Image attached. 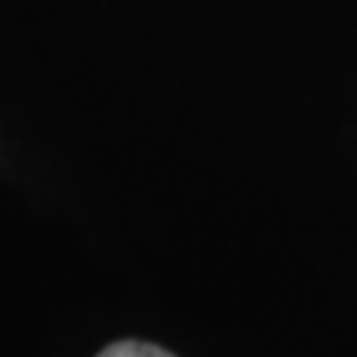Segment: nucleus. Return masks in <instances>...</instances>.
I'll return each instance as SVG.
<instances>
[{
  "label": "nucleus",
  "mask_w": 357,
  "mask_h": 357,
  "mask_svg": "<svg viewBox=\"0 0 357 357\" xmlns=\"http://www.w3.org/2000/svg\"><path fill=\"white\" fill-rule=\"evenodd\" d=\"M96 357H176L166 347L149 344V341H116V344L102 347Z\"/></svg>",
  "instance_id": "1"
}]
</instances>
